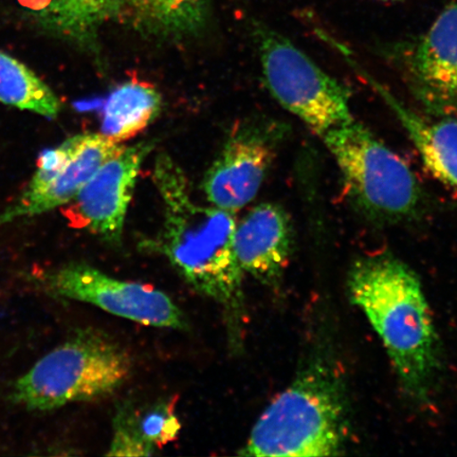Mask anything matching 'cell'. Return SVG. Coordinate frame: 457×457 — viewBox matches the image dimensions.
<instances>
[{
  "label": "cell",
  "mask_w": 457,
  "mask_h": 457,
  "mask_svg": "<svg viewBox=\"0 0 457 457\" xmlns=\"http://www.w3.org/2000/svg\"><path fill=\"white\" fill-rule=\"evenodd\" d=\"M386 2H390V0H386Z\"/></svg>",
  "instance_id": "cell-20"
},
{
  "label": "cell",
  "mask_w": 457,
  "mask_h": 457,
  "mask_svg": "<svg viewBox=\"0 0 457 457\" xmlns=\"http://www.w3.org/2000/svg\"><path fill=\"white\" fill-rule=\"evenodd\" d=\"M127 351L102 331L85 329L22 375L12 399L29 410L51 411L111 395L129 379Z\"/></svg>",
  "instance_id": "cell-5"
},
{
  "label": "cell",
  "mask_w": 457,
  "mask_h": 457,
  "mask_svg": "<svg viewBox=\"0 0 457 457\" xmlns=\"http://www.w3.org/2000/svg\"><path fill=\"white\" fill-rule=\"evenodd\" d=\"M0 102L48 119L59 116L61 101L37 74L0 51Z\"/></svg>",
  "instance_id": "cell-17"
},
{
  "label": "cell",
  "mask_w": 457,
  "mask_h": 457,
  "mask_svg": "<svg viewBox=\"0 0 457 457\" xmlns=\"http://www.w3.org/2000/svg\"><path fill=\"white\" fill-rule=\"evenodd\" d=\"M135 419L142 437L156 449L179 436V420L170 404L160 403L143 414L135 411Z\"/></svg>",
  "instance_id": "cell-19"
},
{
  "label": "cell",
  "mask_w": 457,
  "mask_h": 457,
  "mask_svg": "<svg viewBox=\"0 0 457 457\" xmlns=\"http://www.w3.org/2000/svg\"><path fill=\"white\" fill-rule=\"evenodd\" d=\"M350 405L334 360L319 353L268 405L238 455L336 456L350 436Z\"/></svg>",
  "instance_id": "cell-3"
},
{
  "label": "cell",
  "mask_w": 457,
  "mask_h": 457,
  "mask_svg": "<svg viewBox=\"0 0 457 457\" xmlns=\"http://www.w3.org/2000/svg\"><path fill=\"white\" fill-rule=\"evenodd\" d=\"M411 90L436 116L457 118V0H450L422 36L402 49Z\"/></svg>",
  "instance_id": "cell-9"
},
{
  "label": "cell",
  "mask_w": 457,
  "mask_h": 457,
  "mask_svg": "<svg viewBox=\"0 0 457 457\" xmlns=\"http://www.w3.org/2000/svg\"><path fill=\"white\" fill-rule=\"evenodd\" d=\"M347 287L379 336L405 395L415 403L430 402L441 347L419 277L396 256L370 255L353 265Z\"/></svg>",
  "instance_id": "cell-2"
},
{
  "label": "cell",
  "mask_w": 457,
  "mask_h": 457,
  "mask_svg": "<svg viewBox=\"0 0 457 457\" xmlns=\"http://www.w3.org/2000/svg\"><path fill=\"white\" fill-rule=\"evenodd\" d=\"M162 96L152 85L129 81L114 89L103 113L101 134L116 143L133 139L162 111Z\"/></svg>",
  "instance_id": "cell-16"
},
{
  "label": "cell",
  "mask_w": 457,
  "mask_h": 457,
  "mask_svg": "<svg viewBox=\"0 0 457 457\" xmlns=\"http://www.w3.org/2000/svg\"><path fill=\"white\" fill-rule=\"evenodd\" d=\"M163 203V225L148 248L167 257L197 293L221 307L228 340L238 352L245 322L244 272L233 249L236 214L192 197L185 171L168 154L156 158L153 174Z\"/></svg>",
  "instance_id": "cell-1"
},
{
  "label": "cell",
  "mask_w": 457,
  "mask_h": 457,
  "mask_svg": "<svg viewBox=\"0 0 457 457\" xmlns=\"http://www.w3.org/2000/svg\"><path fill=\"white\" fill-rule=\"evenodd\" d=\"M45 284L51 294L60 298L87 303L146 327L187 328L184 312L162 291L114 278L87 264L73 262L62 266L47 274Z\"/></svg>",
  "instance_id": "cell-8"
},
{
  "label": "cell",
  "mask_w": 457,
  "mask_h": 457,
  "mask_svg": "<svg viewBox=\"0 0 457 457\" xmlns=\"http://www.w3.org/2000/svg\"><path fill=\"white\" fill-rule=\"evenodd\" d=\"M282 136L276 125L247 128L231 136L204 175L203 188L208 202L232 214L253 202Z\"/></svg>",
  "instance_id": "cell-10"
},
{
  "label": "cell",
  "mask_w": 457,
  "mask_h": 457,
  "mask_svg": "<svg viewBox=\"0 0 457 457\" xmlns=\"http://www.w3.org/2000/svg\"><path fill=\"white\" fill-rule=\"evenodd\" d=\"M347 61L395 113L426 168L443 184L457 188V119L428 120L420 116L405 107L351 57H347Z\"/></svg>",
  "instance_id": "cell-14"
},
{
  "label": "cell",
  "mask_w": 457,
  "mask_h": 457,
  "mask_svg": "<svg viewBox=\"0 0 457 457\" xmlns=\"http://www.w3.org/2000/svg\"><path fill=\"white\" fill-rule=\"evenodd\" d=\"M22 12L45 33L85 49L96 45L100 28L124 19V0H17Z\"/></svg>",
  "instance_id": "cell-13"
},
{
  "label": "cell",
  "mask_w": 457,
  "mask_h": 457,
  "mask_svg": "<svg viewBox=\"0 0 457 457\" xmlns=\"http://www.w3.org/2000/svg\"><path fill=\"white\" fill-rule=\"evenodd\" d=\"M156 448L142 437L136 424L135 411L129 405L118 410L113 420V436L110 456H151Z\"/></svg>",
  "instance_id": "cell-18"
},
{
  "label": "cell",
  "mask_w": 457,
  "mask_h": 457,
  "mask_svg": "<svg viewBox=\"0 0 457 457\" xmlns=\"http://www.w3.org/2000/svg\"><path fill=\"white\" fill-rule=\"evenodd\" d=\"M340 170L348 200L378 224L414 220L425 193L409 165L353 119L321 136Z\"/></svg>",
  "instance_id": "cell-4"
},
{
  "label": "cell",
  "mask_w": 457,
  "mask_h": 457,
  "mask_svg": "<svg viewBox=\"0 0 457 457\" xmlns=\"http://www.w3.org/2000/svg\"><path fill=\"white\" fill-rule=\"evenodd\" d=\"M294 244L293 222L276 204L256 205L234 230L233 249L239 267L268 287L281 284Z\"/></svg>",
  "instance_id": "cell-12"
},
{
  "label": "cell",
  "mask_w": 457,
  "mask_h": 457,
  "mask_svg": "<svg viewBox=\"0 0 457 457\" xmlns=\"http://www.w3.org/2000/svg\"><path fill=\"white\" fill-rule=\"evenodd\" d=\"M124 20L151 36L180 38L202 30L209 0H124Z\"/></svg>",
  "instance_id": "cell-15"
},
{
  "label": "cell",
  "mask_w": 457,
  "mask_h": 457,
  "mask_svg": "<svg viewBox=\"0 0 457 457\" xmlns=\"http://www.w3.org/2000/svg\"><path fill=\"white\" fill-rule=\"evenodd\" d=\"M253 34L267 87L286 111L320 137L355 119L350 91L338 79L272 29L256 24Z\"/></svg>",
  "instance_id": "cell-6"
},
{
  "label": "cell",
  "mask_w": 457,
  "mask_h": 457,
  "mask_svg": "<svg viewBox=\"0 0 457 457\" xmlns=\"http://www.w3.org/2000/svg\"><path fill=\"white\" fill-rule=\"evenodd\" d=\"M103 134H79L42 154L24 192L0 215V227L71 204L101 165L124 150Z\"/></svg>",
  "instance_id": "cell-7"
},
{
  "label": "cell",
  "mask_w": 457,
  "mask_h": 457,
  "mask_svg": "<svg viewBox=\"0 0 457 457\" xmlns=\"http://www.w3.org/2000/svg\"><path fill=\"white\" fill-rule=\"evenodd\" d=\"M151 148L147 143L125 146L101 165L71 203L81 225L108 244L121 242L141 164Z\"/></svg>",
  "instance_id": "cell-11"
}]
</instances>
